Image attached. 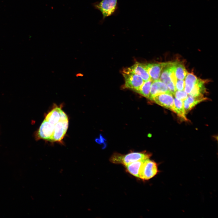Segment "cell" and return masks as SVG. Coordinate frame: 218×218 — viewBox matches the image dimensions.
<instances>
[{
    "mask_svg": "<svg viewBox=\"0 0 218 218\" xmlns=\"http://www.w3.org/2000/svg\"><path fill=\"white\" fill-rule=\"evenodd\" d=\"M175 72L176 77L178 80H184L188 73L184 65L179 62H174Z\"/></svg>",
    "mask_w": 218,
    "mask_h": 218,
    "instance_id": "cell-17",
    "label": "cell"
},
{
    "mask_svg": "<svg viewBox=\"0 0 218 218\" xmlns=\"http://www.w3.org/2000/svg\"><path fill=\"white\" fill-rule=\"evenodd\" d=\"M205 82L204 80L198 78L189 95L195 97H204V94L206 92Z\"/></svg>",
    "mask_w": 218,
    "mask_h": 218,
    "instance_id": "cell-12",
    "label": "cell"
},
{
    "mask_svg": "<svg viewBox=\"0 0 218 218\" xmlns=\"http://www.w3.org/2000/svg\"><path fill=\"white\" fill-rule=\"evenodd\" d=\"M152 101L175 113L174 98L171 93H166L160 94L154 97Z\"/></svg>",
    "mask_w": 218,
    "mask_h": 218,
    "instance_id": "cell-5",
    "label": "cell"
},
{
    "mask_svg": "<svg viewBox=\"0 0 218 218\" xmlns=\"http://www.w3.org/2000/svg\"><path fill=\"white\" fill-rule=\"evenodd\" d=\"M145 160L137 161L125 165L127 171L134 177L139 178V172L140 167Z\"/></svg>",
    "mask_w": 218,
    "mask_h": 218,
    "instance_id": "cell-15",
    "label": "cell"
},
{
    "mask_svg": "<svg viewBox=\"0 0 218 218\" xmlns=\"http://www.w3.org/2000/svg\"><path fill=\"white\" fill-rule=\"evenodd\" d=\"M173 96L177 99L183 101L187 97L188 94L184 90H176Z\"/></svg>",
    "mask_w": 218,
    "mask_h": 218,
    "instance_id": "cell-20",
    "label": "cell"
},
{
    "mask_svg": "<svg viewBox=\"0 0 218 218\" xmlns=\"http://www.w3.org/2000/svg\"><path fill=\"white\" fill-rule=\"evenodd\" d=\"M166 63L144 64L145 69L153 81L159 79L162 70Z\"/></svg>",
    "mask_w": 218,
    "mask_h": 218,
    "instance_id": "cell-8",
    "label": "cell"
},
{
    "mask_svg": "<svg viewBox=\"0 0 218 218\" xmlns=\"http://www.w3.org/2000/svg\"><path fill=\"white\" fill-rule=\"evenodd\" d=\"M185 82L184 80L177 79L175 84L176 90H184Z\"/></svg>",
    "mask_w": 218,
    "mask_h": 218,
    "instance_id": "cell-21",
    "label": "cell"
},
{
    "mask_svg": "<svg viewBox=\"0 0 218 218\" xmlns=\"http://www.w3.org/2000/svg\"><path fill=\"white\" fill-rule=\"evenodd\" d=\"M208 99L203 97H195L189 95L183 101V106L186 114L194 107L200 103L205 101Z\"/></svg>",
    "mask_w": 218,
    "mask_h": 218,
    "instance_id": "cell-10",
    "label": "cell"
},
{
    "mask_svg": "<svg viewBox=\"0 0 218 218\" xmlns=\"http://www.w3.org/2000/svg\"><path fill=\"white\" fill-rule=\"evenodd\" d=\"M122 74L125 80L124 87L135 92L144 81L140 76L132 71L128 68L124 69Z\"/></svg>",
    "mask_w": 218,
    "mask_h": 218,
    "instance_id": "cell-3",
    "label": "cell"
},
{
    "mask_svg": "<svg viewBox=\"0 0 218 218\" xmlns=\"http://www.w3.org/2000/svg\"><path fill=\"white\" fill-rule=\"evenodd\" d=\"M159 172L157 164L149 158L144 160L141 164L139 172V178L143 180H148Z\"/></svg>",
    "mask_w": 218,
    "mask_h": 218,
    "instance_id": "cell-4",
    "label": "cell"
},
{
    "mask_svg": "<svg viewBox=\"0 0 218 218\" xmlns=\"http://www.w3.org/2000/svg\"><path fill=\"white\" fill-rule=\"evenodd\" d=\"M171 63V62L166 63L162 70L159 78V80L167 85L172 82L170 76V68Z\"/></svg>",
    "mask_w": 218,
    "mask_h": 218,
    "instance_id": "cell-16",
    "label": "cell"
},
{
    "mask_svg": "<svg viewBox=\"0 0 218 218\" xmlns=\"http://www.w3.org/2000/svg\"><path fill=\"white\" fill-rule=\"evenodd\" d=\"M95 9L99 10L102 15V18L99 22L102 24L105 19L112 15H116L119 12L118 0H101L92 4Z\"/></svg>",
    "mask_w": 218,
    "mask_h": 218,
    "instance_id": "cell-2",
    "label": "cell"
},
{
    "mask_svg": "<svg viewBox=\"0 0 218 218\" xmlns=\"http://www.w3.org/2000/svg\"><path fill=\"white\" fill-rule=\"evenodd\" d=\"M128 68L132 71L140 76L144 81L151 79L148 73L144 67V63L136 62L134 64Z\"/></svg>",
    "mask_w": 218,
    "mask_h": 218,
    "instance_id": "cell-11",
    "label": "cell"
},
{
    "mask_svg": "<svg viewBox=\"0 0 218 218\" xmlns=\"http://www.w3.org/2000/svg\"><path fill=\"white\" fill-rule=\"evenodd\" d=\"M68 120H61L54 125L51 141L60 142L62 140L68 129Z\"/></svg>",
    "mask_w": 218,
    "mask_h": 218,
    "instance_id": "cell-7",
    "label": "cell"
},
{
    "mask_svg": "<svg viewBox=\"0 0 218 218\" xmlns=\"http://www.w3.org/2000/svg\"><path fill=\"white\" fill-rule=\"evenodd\" d=\"M198 78L192 73H187L185 78L184 91L189 95Z\"/></svg>",
    "mask_w": 218,
    "mask_h": 218,
    "instance_id": "cell-14",
    "label": "cell"
},
{
    "mask_svg": "<svg viewBox=\"0 0 218 218\" xmlns=\"http://www.w3.org/2000/svg\"><path fill=\"white\" fill-rule=\"evenodd\" d=\"M61 110L60 107H56L47 114L45 119L51 124H55L61 120L60 113Z\"/></svg>",
    "mask_w": 218,
    "mask_h": 218,
    "instance_id": "cell-13",
    "label": "cell"
},
{
    "mask_svg": "<svg viewBox=\"0 0 218 218\" xmlns=\"http://www.w3.org/2000/svg\"><path fill=\"white\" fill-rule=\"evenodd\" d=\"M171 93L167 85L159 79L153 81L151 87L148 99L153 101L154 97L160 94Z\"/></svg>",
    "mask_w": 218,
    "mask_h": 218,
    "instance_id": "cell-9",
    "label": "cell"
},
{
    "mask_svg": "<svg viewBox=\"0 0 218 218\" xmlns=\"http://www.w3.org/2000/svg\"><path fill=\"white\" fill-rule=\"evenodd\" d=\"M151 154L146 152H133L126 154L114 153L110 158V161L113 164H121L124 166L132 162L150 158Z\"/></svg>",
    "mask_w": 218,
    "mask_h": 218,
    "instance_id": "cell-1",
    "label": "cell"
},
{
    "mask_svg": "<svg viewBox=\"0 0 218 218\" xmlns=\"http://www.w3.org/2000/svg\"><path fill=\"white\" fill-rule=\"evenodd\" d=\"M153 82V81L151 79L144 81L142 86L136 92L144 97L148 98L151 85Z\"/></svg>",
    "mask_w": 218,
    "mask_h": 218,
    "instance_id": "cell-19",
    "label": "cell"
},
{
    "mask_svg": "<svg viewBox=\"0 0 218 218\" xmlns=\"http://www.w3.org/2000/svg\"><path fill=\"white\" fill-rule=\"evenodd\" d=\"M54 125L44 119L36 133L37 138L50 141L52 136Z\"/></svg>",
    "mask_w": 218,
    "mask_h": 218,
    "instance_id": "cell-6",
    "label": "cell"
},
{
    "mask_svg": "<svg viewBox=\"0 0 218 218\" xmlns=\"http://www.w3.org/2000/svg\"><path fill=\"white\" fill-rule=\"evenodd\" d=\"M84 76V74L81 73H78L76 74V76L77 77H82Z\"/></svg>",
    "mask_w": 218,
    "mask_h": 218,
    "instance_id": "cell-22",
    "label": "cell"
},
{
    "mask_svg": "<svg viewBox=\"0 0 218 218\" xmlns=\"http://www.w3.org/2000/svg\"><path fill=\"white\" fill-rule=\"evenodd\" d=\"M174 101L176 111L175 113L178 116L185 121H187L188 120L186 115L183 101L175 97L174 98Z\"/></svg>",
    "mask_w": 218,
    "mask_h": 218,
    "instance_id": "cell-18",
    "label": "cell"
}]
</instances>
